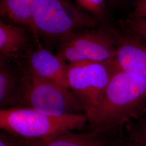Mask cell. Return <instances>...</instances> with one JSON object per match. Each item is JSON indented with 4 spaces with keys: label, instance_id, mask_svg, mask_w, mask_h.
Segmentation results:
<instances>
[{
    "label": "cell",
    "instance_id": "1",
    "mask_svg": "<svg viewBox=\"0 0 146 146\" xmlns=\"http://www.w3.org/2000/svg\"><path fill=\"white\" fill-rule=\"evenodd\" d=\"M146 108V79L115 68L97 106L87 117L92 131L109 132L139 117Z\"/></svg>",
    "mask_w": 146,
    "mask_h": 146
},
{
    "label": "cell",
    "instance_id": "2",
    "mask_svg": "<svg viewBox=\"0 0 146 146\" xmlns=\"http://www.w3.org/2000/svg\"><path fill=\"white\" fill-rule=\"evenodd\" d=\"M87 122L84 114L54 116L22 107L0 110V130L25 140L43 139L80 129Z\"/></svg>",
    "mask_w": 146,
    "mask_h": 146
},
{
    "label": "cell",
    "instance_id": "3",
    "mask_svg": "<svg viewBox=\"0 0 146 146\" xmlns=\"http://www.w3.org/2000/svg\"><path fill=\"white\" fill-rule=\"evenodd\" d=\"M100 20L68 0H34L33 23L37 34L63 38L95 28Z\"/></svg>",
    "mask_w": 146,
    "mask_h": 146
},
{
    "label": "cell",
    "instance_id": "4",
    "mask_svg": "<svg viewBox=\"0 0 146 146\" xmlns=\"http://www.w3.org/2000/svg\"><path fill=\"white\" fill-rule=\"evenodd\" d=\"M19 107L54 116L85 114L82 104L69 89L27 70L24 72Z\"/></svg>",
    "mask_w": 146,
    "mask_h": 146
},
{
    "label": "cell",
    "instance_id": "5",
    "mask_svg": "<svg viewBox=\"0 0 146 146\" xmlns=\"http://www.w3.org/2000/svg\"><path fill=\"white\" fill-rule=\"evenodd\" d=\"M58 57L64 62H112L117 40L114 31L90 28L70 34L61 39Z\"/></svg>",
    "mask_w": 146,
    "mask_h": 146
},
{
    "label": "cell",
    "instance_id": "6",
    "mask_svg": "<svg viewBox=\"0 0 146 146\" xmlns=\"http://www.w3.org/2000/svg\"><path fill=\"white\" fill-rule=\"evenodd\" d=\"M115 69L113 62L82 61L67 65L68 88L82 104L86 115L99 104Z\"/></svg>",
    "mask_w": 146,
    "mask_h": 146
},
{
    "label": "cell",
    "instance_id": "7",
    "mask_svg": "<svg viewBox=\"0 0 146 146\" xmlns=\"http://www.w3.org/2000/svg\"><path fill=\"white\" fill-rule=\"evenodd\" d=\"M117 47L113 63L117 69L146 79V43L140 38L114 31Z\"/></svg>",
    "mask_w": 146,
    "mask_h": 146
},
{
    "label": "cell",
    "instance_id": "8",
    "mask_svg": "<svg viewBox=\"0 0 146 146\" xmlns=\"http://www.w3.org/2000/svg\"><path fill=\"white\" fill-rule=\"evenodd\" d=\"M27 64L26 70L29 73L68 88L66 78L68 64L57 55L46 49L37 48L28 54Z\"/></svg>",
    "mask_w": 146,
    "mask_h": 146
},
{
    "label": "cell",
    "instance_id": "9",
    "mask_svg": "<svg viewBox=\"0 0 146 146\" xmlns=\"http://www.w3.org/2000/svg\"><path fill=\"white\" fill-rule=\"evenodd\" d=\"M104 134L96 131L82 133L68 131L43 139L21 140L20 143L22 146H106Z\"/></svg>",
    "mask_w": 146,
    "mask_h": 146
},
{
    "label": "cell",
    "instance_id": "10",
    "mask_svg": "<svg viewBox=\"0 0 146 146\" xmlns=\"http://www.w3.org/2000/svg\"><path fill=\"white\" fill-rule=\"evenodd\" d=\"M8 58L0 61V110L19 107L24 76V72H18L7 63Z\"/></svg>",
    "mask_w": 146,
    "mask_h": 146
},
{
    "label": "cell",
    "instance_id": "11",
    "mask_svg": "<svg viewBox=\"0 0 146 146\" xmlns=\"http://www.w3.org/2000/svg\"><path fill=\"white\" fill-rule=\"evenodd\" d=\"M34 0H0V16L36 35L33 23Z\"/></svg>",
    "mask_w": 146,
    "mask_h": 146
},
{
    "label": "cell",
    "instance_id": "12",
    "mask_svg": "<svg viewBox=\"0 0 146 146\" xmlns=\"http://www.w3.org/2000/svg\"><path fill=\"white\" fill-rule=\"evenodd\" d=\"M27 40L22 28L0 21V54L16 55L25 47Z\"/></svg>",
    "mask_w": 146,
    "mask_h": 146
},
{
    "label": "cell",
    "instance_id": "13",
    "mask_svg": "<svg viewBox=\"0 0 146 146\" xmlns=\"http://www.w3.org/2000/svg\"><path fill=\"white\" fill-rule=\"evenodd\" d=\"M82 9L100 19L104 16L107 0H76Z\"/></svg>",
    "mask_w": 146,
    "mask_h": 146
},
{
    "label": "cell",
    "instance_id": "14",
    "mask_svg": "<svg viewBox=\"0 0 146 146\" xmlns=\"http://www.w3.org/2000/svg\"><path fill=\"white\" fill-rule=\"evenodd\" d=\"M126 23L135 36L146 40V19L130 17Z\"/></svg>",
    "mask_w": 146,
    "mask_h": 146
},
{
    "label": "cell",
    "instance_id": "15",
    "mask_svg": "<svg viewBox=\"0 0 146 146\" xmlns=\"http://www.w3.org/2000/svg\"><path fill=\"white\" fill-rule=\"evenodd\" d=\"M131 17L146 19V0H137Z\"/></svg>",
    "mask_w": 146,
    "mask_h": 146
},
{
    "label": "cell",
    "instance_id": "16",
    "mask_svg": "<svg viewBox=\"0 0 146 146\" xmlns=\"http://www.w3.org/2000/svg\"><path fill=\"white\" fill-rule=\"evenodd\" d=\"M139 142L144 146H146V116L141 122L140 127Z\"/></svg>",
    "mask_w": 146,
    "mask_h": 146
},
{
    "label": "cell",
    "instance_id": "17",
    "mask_svg": "<svg viewBox=\"0 0 146 146\" xmlns=\"http://www.w3.org/2000/svg\"><path fill=\"white\" fill-rule=\"evenodd\" d=\"M0 146H13L10 141L0 134Z\"/></svg>",
    "mask_w": 146,
    "mask_h": 146
},
{
    "label": "cell",
    "instance_id": "18",
    "mask_svg": "<svg viewBox=\"0 0 146 146\" xmlns=\"http://www.w3.org/2000/svg\"><path fill=\"white\" fill-rule=\"evenodd\" d=\"M121 0H107L108 2H110V3L114 5V4H117L119 3Z\"/></svg>",
    "mask_w": 146,
    "mask_h": 146
},
{
    "label": "cell",
    "instance_id": "19",
    "mask_svg": "<svg viewBox=\"0 0 146 146\" xmlns=\"http://www.w3.org/2000/svg\"><path fill=\"white\" fill-rule=\"evenodd\" d=\"M8 57L7 56H6L5 55H3L2 54H0V61L3 60H5V58H7Z\"/></svg>",
    "mask_w": 146,
    "mask_h": 146
},
{
    "label": "cell",
    "instance_id": "20",
    "mask_svg": "<svg viewBox=\"0 0 146 146\" xmlns=\"http://www.w3.org/2000/svg\"><path fill=\"white\" fill-rule=\"evenodd\" d=\"M129 146H144L142 144H141L140 142H139V141H137V142H136L135 143Z\"/></svg>",
    "mask_w": 146,
    "mask_h": 146
},
{
    "label": "cell",
    "instance_id": "21",
    "mask_svg": "<svg viewBox=\"0 0 146 146\" xmlns=\"http://www.w3.org/2000/svg\"></svg>",
    "mask_w": 146,
    "mask_h": 146
}]
</instances>
